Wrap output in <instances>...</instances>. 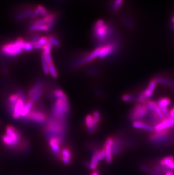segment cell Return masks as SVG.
<instances>
[{
    "label": "cell",
    "mask_w": 174,
    "mask_h": 175,
    "mask_svg": "<svg viewBox=\"0 0 174 175\" xmlns=\"http://www.w3.org/2000/svg\"><path fill=\"white\" fill-rule=\"evenodd\" d=\"M1 140L2 144L10 150L19 151L28 150V141L24 138L16 127L12 125L6 127L5 134L2 135Z\"/></svg>",
    "instance_id": "6da1fadb"
},
{
    "label": "cell",
    "mask_w": 174,
    "mask_h": 175,
    "mask_svg": "<svg viewBox=\"0 0 174 175\" xmlns=\"http://www.w3.org/2000/svg\"><path fill=\"white\" fill-rule=\"evenodd\" d=\"M67 129V121H61L50 116L44 125V132L48 140L54 137L65 138Z\"/></svg>",
    "instance_id": "7a4b0ae2"
},
{
    "label": "cell",
    "mask_w": 174,
    "mask_h": 175,
    "mask_svg": "<svg viewBox=\"0 0 174 175\" xmlns=\"http://www.w3.org/2000/svg\"><path fill=\"white\" fill-rule=\"evenodd\" d=\"M114 29L112 26L106 24L102 20H98L95 24L93 29V34L99 47H103L110 44V40L113 36Z\"/></svg>",
    "instance_id": "3957f363"
},
{
    "label": "cell",
    "mask_w": 174,
    "mask_h": 175,
    "mask_svg": "<svg viewBox=\"0 0 174 175\" xmlns=\"http://www.w3.org/2000/svg\"><path fill=\"white\" fill-rule=\"evenodd\" d=\"M48 118L46 109L42 104L40 103L38 107L33 108L28 115L23 119L25 121H31L39 124H45Z\"/></svg>",
    "instance_id": "277c9868"
},
{
    "label": "cell",
    "mask_w": 174,
    "mask_h": 175,
    "mask_svg": "<svg viewBox=\"0 0 174 175\" xmlns=\"http://www.w3.org/2000/svg\"><path fill=\"white\" fill-rule=\"evenodd\" d=\"M149 110L145 104L137 103L132 107L129 117L132 121H143L148 117Z\"/></svg>",
    "instance_id": "5b68a950"
},
{
    "label": "cell",
    "mask_w": 174,
    "mask_h": 175,
    "mask_svg": "<svg viewBox=\"0 0 174 175\" xmlns=\"http://www.w3.org/2000/svg\"><path fill=\"white\" fill-rule=\"evenodd\" d=\"M24 40L22 38H18L15 42L8 43L3 45L1 49V52L7 56H15L22 53L23 49L22 44Z\"/></svg>",
    "instance_id": "8992f818"
},
{
    "label": "cell",
    "mask_w": 174,
    "mask_h": 175,
    "mask_svg": "<svg viewBox=\"0 0 174 175\" xmlns=\"http://www.w3.org/2000/svg\"><path fill=\"white\" fill-rule=\"evenodd\" d=\"M65 138L59 137H54L49 139L48 143L51 152L58 159H60L62 146L65 144Z\"/></svg>",
    "instance_id": "52a82bcc"
},
{
    "label": "cell",
    "mask_w": 174,
    "mask_h": 175,
    "mask_svg": "<svg viewBox=\"0 0 174 175\" xmlns=\"http://www.w3.org/2000/svg\"><path fill=\"white\" fill-rule=\"evenodd\" d=\"M170 137L169 130L159 132H153L149 135V141L150 144L154 145H163L168 141Z\"/></svg>",
    "instance_id": "ba28073f"
},
{
    "label": "cell",
    "mask_w": 174,
    "mask_h": 175,
    "mask_svg": "<svg viewBox=\"0 0 174 175\" xmlns=\"http://www.w3.org/2000/svg\"><path fill=\"white\" fill-rule=\"evenodd\" d=\"M101 49L102 47H97V48L95 49L92 52L87 56H85L83 58L80 59L78 61L76 62L74 64L75 66L76 67H80L83 65L84 64L90 62L91 61L95 60L96 58L100 56Z\"/></svg>",
    "instance_id": "9c48e42d"
},
{
    "label": "cell",
    "mask_w": 174,
    "mask_h": 175,
    "mask_svg": "<svg viewBox=\"0 0 174 175\" xmlns=\"http://www.w3.org/2000/svg\"><path fill=\"white\" fill-rule=\"evenodd\" d=\"M174 127V119L170 116L160 121L154 127V132H159L163 130H169V129Z\"/></svg>",
    "instance_id": "30bf717a"
},
{
    "label": "cell",
    "mask_w": 174,
    "mask_h": 175,
    "mask_svg": "<svg viewBox=\"0 0 174 175\" xmlns=\"http://www.w3.org/2000/svg\"><path fill=\"white\" fill-rule=\"evenodd\" d=\"M114 138L113 137H109L105 141L103 148L106 152V162L110 164L113 160V154L112 151V146L113 145Z\"/></svg>",
    "instance_id": "8fae6325"
},
{
    "label": "cell",
    "mask_w": 174,
    "mask_h": 175,
    "mask_svg": "<svg viewBox=\"0 0 174 175\" xmlns=\"http://www.w3.org/2000/svg\"><path fill=\"white\" fill-rule=\"evenodd\" d=\"M73 154L71 149L68 146L62 147L60 152V160L65 164L69 165L72 162Z\"/></svg>",
    "instance_id": "7c38bea8"
},
{
    "label": "cell",
    "mask_w": 174,
    "mask_h": 175,
    "mask_svg": "<svg viewBox=\"0 0 174 175\" xmlns=\"http://www.w3.org/2000/svg\"><path fill=\"white\" fill-rule=\"evenodd\" d=\"M85 124L87 131L90 134H93L97 131L98 124L94 121L92 115H88L86 116L85 119Z\"/></svg>",
    "instance_id": "4fadbf2b"
},
{
    "label": "cell",
    "mask_w": 174,
    "mask_h": 175,
    "mask_svg": "<svg viewBox=\"0 0 174 175\" xmlns=\"http://www.w3.org/2000/svg\"><path fill=\"white\" fill-rule=\"evenodd\" d=\"M159 165L163 168L173 171H174V157L172 156L163 157L160 160Z\"/></svg>",
    "instance_id": "5bb4252c"
},
{
    "label": "cell",
    "mask_w": 174,
    "mask_h": 175,
    "mask_svg": "<svg viewBox=\"0 0 174 175\" xmlns=\"http://www.w3.org/2000/svg\"><path fill=\"white\" fill-rule=\"evenodd\" d=\"M25 103H25L22 99L19 98L17 103L15 104V108H14V112L12 113V117L13 119H18L20 117L21 113L22 112V110L24 107V104Z\"/></svg>",
    "instance_id": "9a60e30c"
},
{
    "label": "cell",
    "mask_w": 174,
    "mask_h": 175,
    "mask_svg": "<svg viewBox=\"0 0 174 175\" xmlns=\"http://www.w3.org/2000/svg\"><path fill=\"white\" fill-rule=\"evenodd\" d=\"M157 83V82L156 79H152L150 81L148 87L143 92H142L144 97L146 99H149L153 95L154 91L156 87Z\"/></svg>",
    "instance_id": "2e32d148"
},
{
    "label": "cell",
    "mask_w": 174,
    "mask_h": 175,
    "mask_svg": "<svg viewBox=\"0 0 174 175\" xmlns=\"http://www.w3.org/2000/svg\"><path fill=\"white\" fill-rule=\"evenodd\" d=\"M98 154H99V150H97L93 154L90 163H86V166L92 171L96 170V168H97L99 161H100Z\"/></svg>",
    "instance_id": "e0dca14e"
},
{
    "label": "cell",
    "mask_w": 174,
    "mask_h": 175,
    "mask_svg": "<svg viewBox=\"0 0 174 175\" xmlns=\"http://www.w3.org/2000/svg\"><path fill=\"white\" fill-rule=\"evenodd\" d=\"M132 126L135 128L147 130L151 132H154V127L146 124L143 121H135L132 123Z\"/></svg>",
    "instance_id": "ac0fdd59"
},
{
    "label": "cell",
    "mask_w": 174,
    "mask_h": 175,
    "mask_svg": "<svg viewBox=\"0 0 174 175\" xmlns=\"http://www.w3.org/2000/svg\"><path fill=\"white\" fill-rule=\"evenodd\" d=\"M44 87V82H42V81H39L35 83L33 86L31 87L30 90L28 93V96L31 97H33L35 94H36L37 92L39 91L42 90Z\"/></svg>",
    "instance_id": "d6986e66"
},
{
    "label": "cell",
    "mask_w": 174,
    "mask_h": 175,
    "mask_svg": "<svg viewBox=\"0 0 174 175\" xmlns=\"http://www.w3.org/2000/svg\"><path fill=\"white\" fill-rule=\"evenodd\" d=\"M45 56L47 57V61H48L49 72L50 73V74L53 78H57L58 77V73H57V71L55 69V67L53 61L52 60L51 54H47V55L45 54Z\"/></svg>",
    "instance_id": "ffe728a7"
},
{
    "label": "cell",
    "mask_w": 174,
    "mask_h": 175,
    "mask_svg": "<svg viewBox=\"0 0 174 175\" xmlns=\"http://www.w3.org/2000/svg\"><path fill=\"white\" fill-rule=\"evenodd\" d=\"M29 30L31 32L45 31L49 32L50 30L48 24H32L29 27Z\"/></svg>",
    "instance_id": "44dd1931"
},
{
    "label": "cell",
    "mask_w": 174,
    "mask_h": 175,
    "mask_svg": "<svg viewBox=\"0 0 174 175\" xmlns=\"http://www.w3.org/2000/svg\"><path fill=\"white\" fill-rule=\"evenodd\" d=\"M33 104L31 103L29 100H28V102L24 104V107L21 113L20 118L23 119L25 116H27L33 108Z\"/></svg>",
    "instance_id": "7402d4cb"
},
{
    "label": "cell",
    "mask_w": 174,
    "mask_h": 175,
    "mask_svg": "<svg viewBox=\"0 0 174 175\" xmlns=\"http://www.w3.org/2000/svg\"><path fill=\"white\" fill-rule=\"evenodd\" d=\"M33 12V11L32 9L25 10L24 12H22L18 14V15L16 16V19L17 21H22L25 18H28L31 15H32Z\"/></svg>",
    "instance_id": "603a6c76"
},
{
    "label": "cell",
    "mask_w": 174,
    "mask_h": 175,
    "mask_svg": "<svg viewBox=\"0 0 174 175\" xmlns=\"http://www.w3.org/2000/svg\"><path fill=\"white\" fill-rule=\"evenodd\" d=\"M171 100L168 97H162L159 99L157 102V105L160 108H167L168 105L170 104Z\"/></svg>",
    "instance_id": "cb8c5ba5"
},
{
    "label": "cell",
    "mask_w": 174,
    "mask_h": 175,
    "mask_svg": "<svg viewBox=\"0 0 174 175\" xmlns=\"http://www.w3.org/2000/svg\"><path fill=\"white\" fill-rule=\"evenodd\" d=\"M156 81L157 83L167 86L168 87L174 89V82L170 79L159 77V78H156Z\"/></svg>",
    "instance_id": "d4e9b609"
},
{
    "label": "cell",
    "mask_w": 174,
    "mask_h": 175,
    "mask_svg": "<svg viewBox=\"0 0 174 175\" xmlns=\"http://www.w3.org/2000/svg\"><path fill=\"white\" fill-rule=\"evenodd\" d=\"M66 96L65 92L60 89H56L52 92V97L54 99H62Z\"/></svg>",
    "instance_id": "484cf974"
},
{
    "label": "cell",
    "mask_w": 174,
    "mask_h": 175,
    "mask_svg": "<svg viewBox=\"0 0 174 175\" xmlns=\"http://www.w3.org/2000/svg\"><path fill=\"white\" fill-rule=\"evenodd\" d=\"M41 61H42V68L44 73L47 75L49 74V65H48V61L47 59V57L44 52L41 54Z\"/></svg>",
    "instance_id": "4316f807"
},
{
    "label": "cell",
    "mask_w": 174,
    "mask_h": 175,
    "mask_svg": "<svg viewBox=\"0 0 174 175\" xmlns=\"http://www.w3.org/2000/svg\"><path fill=\"white\" fill-rule=\"evenodd\" d=\"M48 42H50L52 44V47L57 48L60 45V42L59 40L53 35L48 36Z\"/></svg>",
    "instance_id": "83f0119b"
},
{
    "label": "cell",
    "mask_w": 174,
    "mask_h": 175,
    "mask_svg": "<svg viewBox=\"0 0 174 175\" xmlns=\"http://www.w3.org/2000/svg\"><path fill=\"white\" fill-rule=\"evenodd\" d=\"M146 105L147 106V108L149 110V112H154L156 111V109L157 107V102L154 101H151L149 100H147L146 103Z\"/></svg>",
    "instance_id": "f1b7e54d"
},
{
    "label": "cell",
    "mask_w": 174,
    "mask_h": 175,
    "mask_svg": "<svg viewBox=\"0 0 174 175\" xmlns=\"http://www.w3.org/2000/svg\"><path fill=\"white\" fill-rule=\"evenodd\" d=\"M123 2L124 1L122 0H118L114 1L111 6V10L113 12H117L120 9V7L122 5V4Z\"/></svg>",
    "instance_id": "f546056e"
},
{
    "label": "cell",
    "mask_w": 174,
    "mask_h": 175,
    "mask_svg": "<svg viewBox=\"0 0 174 175\" xmlns=\"http://www.w3.org/2000/svg\"><path fill=\"white\" fill-rule=\"evenodd\" d=\"M44 94V89L41 90L40 91H39V92H37L36 93V94H35L32 97H31L30 100H28L31 103H32L34 104V103H36V102L42 97V95Z\"/></svg>",
    "instance_id": "4dcf8cb0"
},
{
    "label": "cell",
    "mask_w": 174,
    "mask_h": 175,
    "mask_svg": "<svg viewBox=\"0 0 174 175\" xmlns=\"http://www.w3.org/2000/svg\"><path fill=\"white\" fill-rule=\"evenodd\" d=\"M37 43L40 45L42 48L44 46H45L48 42V36H42L41 37L39 40L37 42Z\"/></svg>",
    "instance_id": "1f68e13d"
},
{
    "label": "cell",
    "mask_w": 174,
    "mask_h": 175,
    "mask_svg": "<svg viewBox=\"0 0 174 175\" xmlns=\"http://www.w3.org/2000/svg\"><path fill=\"white\" fill-rule=\"evenodd\" d=\"M22 48L23 49V51H31L34 49L33 44L31 42H25V41L22 44Z\"/></svg>",
    "instance_id": "d6a6232c"
},
{
    "label": "cell",
    "mask_w": 174,
    "mask_h": 175,
    "mask_svg": "<svg viewBox=\"0 0 174 175\" xmlns=\"http://www.w3.org/2000/svg\"><path fill=\"white\" fill-rule=\"evenodd\" d=\"M37 9L39 11L40 14L41 15V16L43 17L44 18L47 17L48 15L49 14V13L47 11V10L44 7H43L41 5H38L37 7Z\"/></svg>",
    "instance_id": "836d02e7"
},
{
    "label": "cell",
    "mask_w": 174,
    "mask_h": 175,
    "mask_svg": "<svg viewBox=\"0 0 174 175\" xmlns=\"http://www.w3.org/2000/svg\"><path fill=\"white\" fill-rule=\"evenodd\" d=\"M92 117L93 119V120L96 122V124H98V123L100 122L101 120V114L100 113L97 111H95L92 113Z\"/></svg>",
    "instance_id": "e575fe53"
},
{
    "label": "cell",
    "mask_w": 174,
    "mask_h": 175,
    "mask_svg": "<svg viewBox=\"0 0 174 175\" xmlns=\"http://www.w3.org/2000/svg\"><path fill=\"white\" fill-rule=\"evenodd\" d=\"M135 97L133 95L131 94H124L122 97V100L124 102H132L135 100Z\"/></svg>",
    "instance_id": "d590c367"
},
{
    "label": "cell",
    "mask_w": 174,
    "mask_h": 175,
    "mask_svg": "<svg viewBox=\"0 0 174 175\" xmlns=\"http://www.w3.org/2000/svg\"><path fill=\"white\" fill-rule=\"evenodd\" d=\"M156 113L157 115L158 116V117L160 119L161 121L165 119L166 118V117L165 116V115H163V112H162V110L160 108L158 105L156 109Z\"/></svg>",
    "instance_id": "8d00e7d4"
},
{
    "label": "cell",
    "mask_w": 174,
    "mask_h": 175,
    "mask_svg": "<svg viewBox=\"0 0 174 175\" xmlns=\"http://www.w3.org/2000/svg\"><path fill=\"white\" fill-rule=\"evenodd\" d=\"M98 156H99V159H100V161H102L106 159V152H105V150L103 147L102 148V149L99 150Z\"/></svg>",
    "instance_id": "74e56055"
},
{
    "label": "cell",
    "mask_w": 174,
    "mask_h": 175,
    "mask_svg": "<svg viewBox=\"0 0 174 175\" xmlns=\"http://www.w3.org/2000/svg\"><path fill=\"white\" fill-rule=\"evenodd\" d=\"M169 116L170 117H171L172 119H174V107L171 109L170 111V113H169Z\"/></svg>",
    "instance_id": "f35d334b"
},
{
    "label": "cell",
    "mask_w": 174,
    "mask_h": 175,
    "mask_svg": "<svg viewBox=\"0 0 174 175\" xmlns=\"http://www.w3.org/2000/svg\"><path fill=\"white\" fill-rule=\"evenodd\" d=\"M164 175H174V171H168L166 173H165Z\"/></svg>",
    "instance_id": "ab89813d"
},
{
    "label": "cell",
    "mask_w": 174,
    "mask_h": 175,
    "mask_svg": "<svg viewBox=\"0 0 174 175\" xmlns=\"http://www.w3.org/2000/svg\"><path fill=\"white\" fill-rule=\"evenodd\" d=\"M91 175H99V173L98 171H95L91 174Z\"/></svg>",
    "instance_id": "60d3db41"
},
{
    "label": "cell",
    "mask_w": 174,
    "mask_h": 175,
    "mask_svg": "<svg viewBox=\"0 0 174 175\" xmlns=\"http://www.w3.org/2000/svg\"><path fill=\"white\" fill-rule=\"evenodd\" d=\"M172 22H173V23L174 24V16L173 17V18H172Z\"/></svg>",
    "instance_id": "b9f144b4"
}]
</instances>
